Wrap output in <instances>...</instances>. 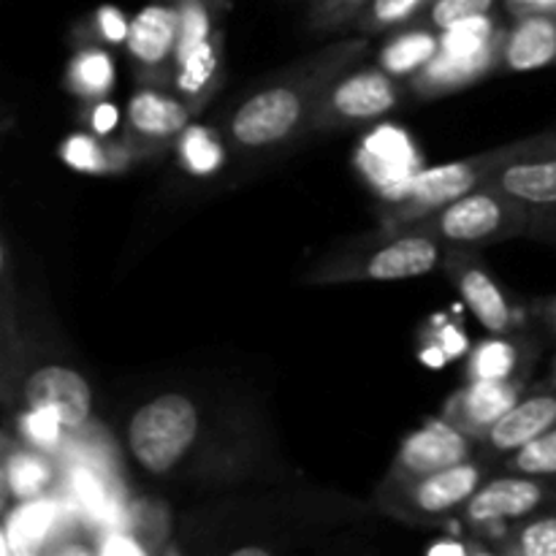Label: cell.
<instances>
[{
	"label": "cell",
	"mask_w": 556,
	"mask_h": 556,
	"mask_svg": "<svg viewBox=\"0 0 556 556\" xmlns=\"http://www.w3.org/2000/svg\"><path fill=\"white\" fill-rule=\"evenodd\" d=\"M505 470L508 472H525V476H541L556 478V424L541 438L527 443L525 448L514 451L505 456Z\"/></svg>",
	"instance_id": "31"
},
{
	"label": "cell",
	"mask_w": 556,
	"mask_h": 556,
	"mask_svg": "<svg viewBox=\"0 0 556 556\" xmlns=\"http://www.w3.org/2000/svg\"><path fill=\"white\" fill-rule=\"evenodd\" d=\"M532 212H535L532 206L521 204L514 195L483 182L470 193L459 195L440 210L400 228L429 233V237L440 239L445 248L478 250L483 244L530 237Z\"/></svg>",
	"instance_id": "3"
},
{
	"label": "cell",
	"mask_w": 556,
	"mask_h": 556,
	"mask_svg": "<svg viewBox=\"0 0 556 556\" xmlns=\"http://www.w3.org/2000/svg\"><path fill=\"white\" fill-rule=\"evenodd\" d=\"M508 33V30H505ZM505 36L478 52H454V49H440L438 58L410 79V90L418 98H440L448 92L462 90V87L481 81L483 76L492 74L497 65H503Z\"/></svg>",
	"instance_id": "17"
},
{
	"label": "cell",
	"mask_w": 556,
	"mask_h": 556,
	"mask_svg": "<svg viewBox=\"0 0 556 556\" xmlns=\"http://www.w3.org/2000/svg\"><path fill=\"white\" fill-rule=\"evenodd\" d=\"M92 27H96L98 38L106 43H125L128 41L130 20L117 9V5H101L92 16Z\"/></svg>",
	"instance_id": "34"
},
{
	"label": "cell",
	"mask_w": 556,
	"mask_h": 556,
	"mask_svg": "<svg viewBox=\"0 0 556 556\" xmlns=\"http://www.w3.org/2000/svg\"><path fill=\"white\" fill-rule=\"evenodd\" d=\"M27 407L49 410L63 421L65 429L79 432L92 413V389L85 375L63 364H47L25 380Z\"/></svg>",
	"instance_id": "15"
},
{
	"label": "cell",
	"mask_w": 556,
	"mask_h": 556,
	"mask_svg": "<svg viewBox=\"0 0 556 556\" xmlns=\"http://www.w3.org/2000/svg\"><path fill=\"white\" fill-rule=\"evenodd\" d=\"M497 548L516 556H556V514H535L500 538Z\"/></svg>",
	"instance_id": "26"
},
{
	"label": "cell",
	"mask_w": 556,
	"mask_h": 556,
	"mask_svg": "<svg viewBox=\"0 0 556 556\" xmlns=\"http://www.w3.org/2000/svg\"><path fill=\"white\" fill-rule=\"evenodd\" d=\"M177 155L190 174H195V177H210V174H215L223 166L226 150H223L220 136L212 128L188 125L177 139Z\"/></svg>",
	"instance_id": "27"
},
{
	"label": "cell",
	"mask_w": 556,
	"mask_h": 556,
	"mask_svg": "<svg viewBox=\"0 0 556 556\" xmlns=\"http://www.w3.org/2000/svg\"><path fill=\"white\" fill-rule=\"evenodd\" d=\"M445 269H448L451 280H454L456 291H459L462 302L467 304L472 315L478 318V324L489 331V334H514L525 324V315L519 307L510 304V299L505 296L503 288L494 282V277L489 275L486 266L478 261L476 250L465 248H448L443 258Z\"/></svg>",
	"instance_id": "10"
},
{
	"label": "cell",
	"mask_w": 556,
	"mask_h": 556,
	"mask_svg": "<svg viewBox=\"0 0 556 556\" xmlns=\"http://www.w3.org/2000/svg\"><path fill=\"white\" fill-rule=\"evenodd\" d=\"M429 3L432 0H369V5L358 14L353 25L358 27L362 36H378V33L410 25L413 20L424 14Z\"/></svg>",
	"instance_id": "28"
},
{
	"label": "cell",
	"mask_w": 556,
	"mask_h": 556,
	"mask_svg": "<svg viewBox=\"0 0 556 556\" xmlns=\"http://www.w3.org/2000/svg\"><path fill=\"white\" fill-rule=\"evenodd\" d=\"M179 43V11L177 5L150 3L130 20L128 49L141 81L163 85L166 76H174L177 68Z\"/></svg>",
	"instance_id": "12"
},
{
	"label": "cell",
	"mask_w": 556,
	"mask_h": 556,
	"mask_svg": "<svg viewBox=\"0 0 556 556\" xmlns=\"http://www.w3.org/2000/svg\"><path fill=\"white\" fill-rule=\"evenodd\" d=\"M486 472L489 462L478 459L476 454L472 459L445 467V470L424 476L418 481L402 483L396 489H380L378 505L396 519L432 525V521H443L448 516L462 514L467 500L486 481Z\"/></svg>",
	"instance_id": "6"
},
{
	"label": "cell",
	"mask_w": 556,
	"mask_h": 556,
	"mask_svg": "<svg viewBox=\"0 0 556 556\" xmlns=\"http://www.w3.org/2000/svg\"><path fill=\"white\" fill-rule=\"evenodd\" d=\"M486 185L514 195L532 210L556 204V130L532 136V144L519 157L492 172Z\"/></svg>",
	"instance_id": "14"
},
{
	"label": "cell",
	"mask_w": 556,
	"mask_h": 556,
	"mask_svg": "<svg viewBox=\"0 0 556 556\" xmlns=\"http://www.w3.org/2000/svg\"><path fill=\"white\" fill-rule=\"evenodd\" d=\"M516 16L527 11H556V0H505Z\"/></svg>",
	"instance_id": "38"
},
{
	"label": "cell",
	"mask_w": 556,
	"mask_h": 556,
	"mask_svg": "<svg viewBox=\"0 0 556 556\" xmlns=\"http://www.w3.org/2000/svg\"><path fill=\"white\" fill-rule=\"evenodd\" d=\"M445 244L413 228H380L372 237L324 255L309 266L307 286H342V282H394L432 275L445 258Z\"/></svg>",
	"instance_id": "2"
},
{
	"label": "cell",
	"mask_w": 556,
	"mask_h": 556,
	"mask_svg": "<svg viewBox=\"0 0 556 556\" xmlns=\"http://www.w3.org/2000/svg\"><path fill=\"white\" fill-rule=\"evenodd\" d=\"M179 11V43H177V63L182 58H188L190 52L206 43L210 38H215L212 30V9L206 0H177Z\"/></svg>",
	"instance_id": "30"
},
{
	"label": "cell",
	"mask_w": 556,
	"mask_h": 556,
	"mask_svg": "<svg viewBox=\"0 0 556 556\" xmlns=\"http://www.w3.org/2000/svg\"><path fill=\"white\" fill-rule=\"evenodd\" d=\"M405 90L402 79L386 68H348L326 87L318 109H315L313 134L353 128V125L378 123L386 114L400 109Z\"/></svg>",
	"instance_id": "7"
},
{
	"label": "cell",
	"mask_w": 556,
	"mask_h": 556,
	"mask_svg": "<svg viewBox=\"0 0 556 556\" xmlns=\"http://www.w3.org/2000/svg\"><path fill=\"white\" fill-rule=\"evenodd\" d=\"M201 434V410L193 396L166 391L152 396L128 421V451L150 476H166L182 465Z\"/></svg>",
	"instance_id": "5"
},
{
	"label": "cell",
	"mask_w": 556,
	"mask_h": 556,
	"mask_svg": "<svg viewBox=\"0 0 556 556\" xmlns=\"http://www.w3.org/2000/svg\"><path fill=\"white\" fill-rule=\"evenodd\" d=\"M63 505L60 500L33 497L22 500L14 510L5 514L3 525V541L9 554H38L47 548L49 538L58 532L60 521H63Z\"/></svg>",
	"instance_id": "19"
},
{
	"label": "cell",
	"mask_w": 556,
	"mask_h": 556,
	"mask_svg": "<svg viewBox=\"0 0 556 556\" xmlns=\"http://www.w3.org/2000/svg\"><path fill=\"white\" fill-rule=\"evenodd\" d=\"M440 52V33L418 20L416 25L396 27L394 36L380 49L378 65L394 74L396 79H407L421 74Z\"/></svg>",
	"instance_id": "20"
},
{
	"label": "cell",
	"mask_w": 556,
	"mask_h": 556,
	"mask_svg": "<svg viewBox=\"0 0 556 556\" xmlns=\"http://www.w3.org/2000/svg\"><path fill=\"white\" fill-rule=\"evenodd\" d=\"M58 481V462L43 451L22 443L20 448L5 451L3 459V492L5 500H33L47 494Z\"/></svg>",
	"instance_id": "21"
},
{
	"label": "cell",
	"mask_w": 556,
	"mask_h": 556,
	"mask_svg": "<svg viewBox=\"0 0 556 556\" xmlns=\"http://www.w3.org/2000/svg\"><path fill=\"white\" fill-rule=\"evenodd\" d=\"M497 3L500 0H432L418 20L427 22L438 33H443L448 27L459 25V22L472 20V16L492 14Z\"/></svg>",
	"instance_id": "32"
},
{
	"label": "cell",
	"mask_w": 556,
	"mask_h": 556,
	"mask_svg": "<svg viewBox=\"0 0 556 556\" xmlns=\"http://www.w3.org/2000/svg\"><path fill=\"white\" fill-rule=\"evenodd\" d=\"M369 0H309V27L315 33H331L353 25Z\"/></svg>",
	"instance_id": "33"
},
{
	"label": "cell",
	"mask_w": 556,
	"mask_h": 556,
	"mask_svg": "<svg viewBox=\"0 0 556 556\" xmlns=\"http://www.w3.org/2000/svg\"><path fill=\"white\" fill-rule=\"evenodd\" d=\"M527 389H530L527 378L467 380L465 389H459L448 400L443 418L462 434H467L472 443L481 445L494 424L521 400Z\"/></svg>",
	"instance_id": "13"
},
{
	"label": "cell",
	"mask_w": 556,
	"mask_h": 556,
	"mask_svg": "<svg viewBox=\"0 0 556 556\" xmlns=\"http://www.w3.org/2000/svg\"><path fill=\"white\" fill-rule=\"evenodd\" d=\"M503 65L508 71H541L556 65V11H527L505 33Z\"/></svg>",
	"instance_id": "18"
},
{
	"label": "cell",
	"mask_w": 556,
	"mask_h": 556,
	"mask_svg": "<svg viewBox=\"0 0 556 556\" xmlns=\"http://www.w3.org/2000/svg\"><path fill=\"white\" fill-rule=\"evenodd\" d=\"M16 432L20 440L30 448L43 451L49 456L63 454L65 445H68V432L71 429L63 427L54 413L38 410V407H27L20 418H16Z\"/></svg>",
	"instance_id": "29"
},
{
	"label": "cell",
	"mask_w": 556,
	"mask_h": 556,
	"mask_svg": "<svg viewBox=\"0 0 556 556\" xmlns=\"http://www.w3.org/2000/svg\"><path fill=\"white\" fill-rule=\"evenodd\" d=\"M541 313L543 318H546V324L556 331V299H548V302L541 307Z\"/></svg>",
	"instance_id": "40"
},
{
	"label": "cell",
	"mask_w": 556,
	"mask_h": 556,
	"mask_svg": "<svg viewBox=\"0 0 556 556\" xmlns=\"http://www.w3.org/2000/svg\"><path fill=\"white\" fill-rule=\"evenodd\" d=\"M60 155H63V161L68 163L71 168H76V172L109 174V172H117V168H123L134 152H130L128 144L106 147L103 141H98L96 136L74 134L63 141V147H60Z\"/></svg>",
	"instance_id": "25"
},
{
	"label": "cell",
	"mask_w": 556,
	"mask_h": 556,
	"mask_svg": "<svg viewBox=\"0 0 556 556\" xmlns=\"http://www.w3.org/2000/svg\"><path fill=\"white\" fill-rule=\"evenodd\" d=\"M467 548L462 546V543H434L432 548H429V554L432 556H440V554H465Z\"/></svg>",
	"instance_id": "39"
},
{
	"label": "cell",
	"mask_w": 556,
	"mask_h": 556,
	"mask_svg": "<svg viewBox=\"0 0 556 556\" xmlns=\"http://www.w3.org/2000/svg\"><path fill=\"white\" fill-rule=\"evenodd\" d=\"M530 237L556 244V204L541 206V210L532 212Z\"/></svg>",
	"instance_id": "36"
},
{
	"label": "cell",
	"mask_w": 556,
	"mask_h": 556,
	"mask_svg": "<svg viewBox=\"0 0 556 556\" xmlns=\"http://www.w3.org/2000/svg\"><path fill=\"white\" fill-rule=\"evenodd\" d=\"M96 554H106V556H130V554H147V548L141 543H136L134 538L125 535V532L109 530L106 535H101V543L96 546Z\"/></svg>",
	"instance_id": "35"
},
{
	"label": "cell",
	"mask_w": 556,
	"mask_h": 556,
	"mask_svg": "<svg viewBox=\"0 0 556 556\" xmlns=\"http://www.w3.org/2000/svg\"><path fill=\"white\" fill-rule=\"evenodd\" d=\"M530 144L532 136L530 139L514 141V144L494 147V150L462 157V161H448L440 163V166L421 168V172L413 174V177L407 179L405 185H400L396 193L391 195L389 206H386L383 215H380V228L407 226V223L418 220V217L445 206L448 201L470 193L478 185L486 182V179L492 177V172H497L500 166H505V163H510L514 157H519Z\"/></svg>",
	"instance_id": "4"
},
{
	"label": "cell",
	"mask_w": 556,
	"mask_h": 556,
	"mask_svg": "<svg viewBox=\"0 0 556 556\" xmlns=\"http://www.w3.org/2000/svg\"><path fill=\"white\" fill-rule=\"evenodd\" d=\"M556 424V380L538 389H527L521 400L500 418L492 432L483 438L478 448L486 456H510L514 451L525 448L543 432Z\"/></svg>",
	"instance_id": "16"
},
{
	"label": "cell",
	"mask_w": 556,
	"mask_h": 556,
	"mask_svg": "<svg viewBox=\"0 0 556 556\" xmlns=\"http://www.w3.org/2000/svg\"><path fill=\"white\" fill-rule=\"evenodd\" d=\"M554 503L556 478L508 472V476L483 481L478 492L467 500L462 519H465L470 530L481 532L478 538H489L500 527H508L510 530L514 525L541 514V510H546Z\"/></svg>",
	"instance_id": "8"
},
{
	"label": "cell",
	"mask_w": 556,
	"mask_h": 556,
	"mask_svg": "<svg viewBox=\"0 0 556 556\" xmlns=\"http://www.w3.org/2000/svg\"><path fill=\"white\" fill-rule=\"evenodd\" d=\"M195 106L182 96H168L157 85H141L125 109V134L134 155L147 157L179 139Z\"/></svg>",
	"instance_id": "11"
},
{
	"label": "cell",
	"mask_w": 556,
	"mask_h": 556,
	"mask_svg": "<svg viewBox=\"0 0 556 556\" xmlns=\"http://www.w3.org/2000/svg\"><path fill=\"white\" fill-rule=\"evenodd\" d=\"M369 49L367 38L329 43L250 92L228 119V139L237 150H277L313 134L315 109L326 87L345 74Z\"/></svg>",
	"instance_id": "1"
},
{
	"label": "cell",
	"mask_w": 556,
	"mask_h": 556,
	"mask_svg": "<svg viewBox=\"0 0 556 556\" xmlns=\"http://www.w3.org/2000/svg\"><path fill=\"white\" fill-rule=\"evenodd\" d=\"M217 65H220V47H217V38H210L195 52L179 60L177 68H174L172 81L177 87V96H182L193 106L195 101L201 103V98H206V92L215 85Z\"/></svg>",
	"instance_id": "24"
},
{
	"label": "cell",
	"mask_w": 556,
	"mask_h": 556,
	"mask_svg": "<svg viewBox=\"0 0 556 556\" xmlns=\"http://www.w3.org/2000/svg\"><path fill=\"white\" fill-rule=\"evenodd\" d=\"M478 443H472L467 434L451 427L445 418L438 421H427L421 429L407 434L402 448L396 451V459L391 462V470L380 489H396L402 483L418 481L424 476L454 467L459 462H467L476 456Z\"/></svg>",
	"instance_id": "9"
},
{
	"label": "cell",
	"mask_w": 556,
	"mask_h": 556,
	"mask_svg": "<svg viewBox=\"0 0 556 556\" xmlns=\"http://www.w3.org/2000/svg\"><path fill=\"white\" fill-rule=\"evenodd\" d=\"M90 119H92V128H96V134L106 136L109 130L117 125V109H114L109 101H98V103H92Z\"/></svg>",
	"instance_id": "37"
},
{
	"label": "cell",
	"mask_w": 556,
	"mask_h": 556,
	"mask_svg": "<svg viewBox=\"0 0 556 556\" xmlns=\"http://www.w3.org/2000/svg\"><path fill=\"white\" fill-rule=\"evenodd\" d=\"M65 87L81 101H106V96L114 87V60L112 54L103 52L101 47L79 49L65 71Z\"/></svg>",
	"instance_id": "23"
},
{
	"label": "cell",
	"mask_w": 556,
	"mask_h": 556,
	"mask_svg": "<svg viewBox=\"0 0 556 556\" xmlns=\"http://www.w3.org/2000/svg\"><path fill=\"white\" fill-rule=\"evenodd\" d=\"M530 367V356L525 345L516 340H503V334H492L489 340L478 342L467 362V380H514L525 378Z\"/></svg>",
	"instance_id": "22"
}]
</instances>
